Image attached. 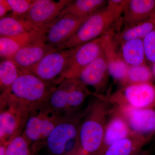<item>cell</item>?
Here are the masks:
<instances>
[{"label": "cell", "mask_w": 155, "mask_h": 155, "mask_svg": "<svg viewBox=\"0 0 155 155\" xmlns=\"http://www.w3.org/2000/svg\"><path fill=\"white\" fill-rule=\"evenodd\" d=\"M49 28L35 26L25 18L9 15L0 19V36H17L35 31H47Z\"/></svg>", "instance_id": "obj_21"}, {"label": "cell", "mask_w": 155, "mask_h": 155, "mask_svg": "<svg viewBox=\"0 0 155 155\" xmlns=\"http://www.w3.org/2000/svg\"><path fill=\"white\" fill-rule=\"evenodd\" d=\"M9 143H0V155H6V150Z\"/></svg>", "instance_id": "obj_31"}, {"label": "cell", "mask_w": 155, "mask_h": 155, "mask_svg": "<svg viewBox=\"0 0 155 155\" xmlns=\"http://www.w3.org/2000/svg\"><path fill=\"white\" fill-rule=\"evenodd\" d=\"M153 66L154 67V68L153 74H154L155 75V65H153Z\"/></svg>", "instance_id": "obj_33"}, {"label": "cell", "mask_w": 155, "mask_h": 155, "mask_svg": "<svg viewBox=\"0 0 155 155\" xmlns=\"http://www.w3.org/2000/svg\"><path fill=\"white\" fill-rule=\"evenodd\" d=\"M65 116L55 113L45 105L32 113L22 134L31 148L43 143Z\"/></svg>", "instance_id": "obj_8"}, {"label": "cell", "mask_w": 155, "mask_h": 155, "mask_svg": "<svg viewBox=\"0 0 155 155\" xmlns=\"http://www.w3.org/2000/svg\"><path fill=\"white\" fill-rule=\"evenodd\" d=\"M12 11L11 6L7 0H0V18L1 19L6 17V14Z\"/></svg>", "instance_id": "obj_30"}, {"label": "cell", "mask_w": 155, "mask_h": 155, "mask_svg": "<svg viewBox=\"0 0 155 155\" xmlns=\"http://www.w3.org/2000/svg\"><path fill=\"white\" fill-rule=\"evenodd\" d=\"M79 128L80 153L98 155L102 145L111 105L93 92Z\"/></svg>", "instance_id": "obj_1"}, {"label": "cell", "mask_w": 155, "mask_h": 155, "mask_svg": "<svg viewBox=\"0 0 155 155\" xmlns=\"http://www.w3.org/2000/svg\"><path fill=\"white\" fill-rule=\"evenodd\" d=\"M108 34L75 48V53L63 73V78H77L83 69L101 55Z\"/></svg>", "instance_id": "obj_10"}, {"label": "cell", "mask_w": 155, "mask_h": 155, "mask_svg": "<svg viewBox=\"0 0 155 155\" xmlns=\"http://www.w3.org/2000/svg\"><path fill=\"white\" fill-rule=\"evenodd\" d=\"M0 143H9L22 134L32 113L28 106L10 98L6 93L0 96Z\"/></svg>", "instance_id": "obj_6"}, {"label": "cell", "mask_w": 155, "mask_h": 155, "mask_svg": "<svg viewBox=\"0 0 155 155\" xmlns=\"http://www.w3.org/2000/svg\"><path fill=\"white\" fill-rule=\"evenodd\" d=\"M114 37L113 33L108 34L104 53L110 76L115 82L120 84L126 75L129 66L117 51Z\"/></svg>", "instance_id": "obj_18"}, {"label": "cell", "mask_w": 155, "mask_h": 155, "mask_svg": "<svg viewBox=\"0 0 155 155\" xmlns=\"http://www.w3.org/2000/svg\"><path fill=\"white\" fill-rule=\"evenodd\" d=\"M58 85L45 82L30 72L23 71L5 92L9 97L29 107L32 113L46 104Z\"/></svg>", "instance_id": "obj_3"}, {"label": "cell", "mask_w": 155, "mask_h": 155, "mask_svg": "<svg viewBox=\"0 0 155 155\" xmlns=\"http://www.w3.org/2000/svg\"><path fill=\"white\" fill-rule=\"evenodd\" d=\"M123 14L125 27L145 21L155 15V0H129Z\"/></svg>", "instance_id": "obj_20"}, {"label": "cell", "mask_w": 155, "mask_h": 155, "mask_svg": "<svg viewBox=\"0 0 155 155\" xmlns=\"http://www.w3.org/2000/svg\"><path fill=\"white\" fill-rule=\"evenodd\" d=\"M129 0H109L107 5L86 19L76 33L58 48H72L110 33L111 28L120 19Z\"/></svg>", "instance_id": "obj_2"}, {"label": "cell", "mask_w": 155, "mask_h": 155, "mask_svg": "<svg viewBox=\"0 0 155 155\" xmlns=\"http://www.w3.org/2000/svg\"><path fill=\"white\" fill-rule=\"evenodd\" d=\"M119 45V53L128 66H139L146 64L143 39L130 40Z\"/></svg>", "instance_id": "obj_24"}, {"label": "cell", "mask_w": 155, "mask_h": 155, "mask_svg": "<svg viewBox=\"0 0 155 155\" xmlns=\"http://www.w3.org/2000/svg\"><path fill=\"white\" fill-rule=\"evenodd\" d=\"M154 135H144L133 131L127 137L109 147L102 155H131L139 151Z\"/></svg>", "instance_id": "obj_19"}, {"label": "cell", "mask_w": 155, "mask_h": 155, "mask_svg": "<svg viewBox=\"0 0 155 155\" xmlns=\"http://www.w3.org/2000/svg\"><path fill=\"white\" fill-rule=\"evenodd\" d=\"M146 60L155 65V29L143 39Z\"/></svg>", "instance_id": "obj_29"}, {"label": "cell", "mask_w": 155, "mask_h": 155, "mask_svg": "<svg viewBox=\"0 0 155 155\" xmlns=\"http://www.w3.org/2000/svg\"><path fill=\"white\" fill-rule=\"evenodd\" d=\"M89 17L79 18L67 14L59 17L48 29L46 36V42L56 48L60 47L76 33Z\"/></svg>", "instance_id": "obj_12"}, {"label": "cell", "mask_w": 155, "mask_h": 155, "mask_svg": "<svg viewBox=\"0 0 155 155\" xmlns=\"http://www.w3.org/2000/svg\"><path fill=\"white\" fill-rule=\"evenodd\" d=\"M11 6L10 15L24 18L30 10L35 0H7Z\"/></svg>", "instance_id": "obj_28"}, {"label": "cell", "mask_w": 155, "mask_h": 155, "mask_svg": "<svg viewBox=\"0 0 155 155\" xmlns=\"http://www.w3.org/2000/svg\"><path fill=\"white\" fill-rule=\"evenodd\" d=\"M78 155H82L81 154H78Z\"/></svg>", "instance_id": "obj_35"}, {"label": "cell", "mask_w": 155, "mask_h": 155, "mask_svg": "<svg viewBox=\"0 0 155 155\" xmlns=\"http://www.w3.org/2000/svg\"><path fill=\"white\" fill-rule=\"evenodd\" d=\"M71 0H35L24 18L33 25L49 28Z\"/></svg>", "instance_id": "obj_11"}, {"label": "cell", "mask_w": 155, "mask_h": 155, "mask_svg": "<svg viewBox=\"0 0 155 155\" xmlns=\"http://www.w3.org/2000/svg\"><path fill=\"white\" fill-rule=\"evenodd\" d=\"M97 95L121 110L155 109V85L152 82L130 84L108 96Z\"/></svg>", "instance_id": "obj_7"}, {"label": "cell", "mask_w": 155, "mask_h": 155, "mask_svg": "<svg viewBox=\"0 0 155 155\" xmlns=\"http://www.w3.org/2000/svg\"><path fill=\"white\" fill-rule=\"evenodd\" d=\"M105 0L72 1L61 12L59 17L69 14L79 18H87L107 5Z\"/></svg>", "instance_id": "obj_22"}, {"label": "cell", "mask_w": 155, "mask_h": 155, "mask_svg": "<svg viewBox=\"0 0 155 155\" xmlns=\"http://www.w3.org/2000/svg\"><path fill=\"white\" fill-rule=\"evenodd\" d=\"M119 110L133 131L144 135H155V109Z\"/></svg>", "instance_id": "obj_17"}, {"label": "cell", "mask_w": 155, "mask_h": 155, "mask_svg": "<svg viewBox=\"0 0 155 155\" xmlns=\"http://www.w3.org/2000/svg\"><path fill=\"white\" fill-rule=\"evenodd\" d=\"M131 155H151V150H150L142 149Z\"/></svg>", "instance_id": "obj_32"}, {"label": "cell", "mask_w": 155, "mask_h": 155, "mask_svg": "<svg viewBox=\"0 0 155 155\" xmlns=\"http://www.w3.org/2000/svg\"><path fill=\"white\" fill-rule=\"evenodd\" d=\"M86 111V107L64 116L43 143L31 148L34 154L45 148L48 155H64L68 144L78 138L81 123Z\"/></svg>", "instance_id": "obj_5"}, {"label": "cell", "mask_w": 155, "mask_h": 155, "mask_svg": "<svg viewBox=\"0 0 155 155\" xmlns=\"http://www.w3.org/2000/svg\"><path fill=\"white\" fill-rule=\"evenodd\" d=\"M30 145L22 134L17 136L9 142L6 155H30Z\"/></svg>", "instance_id": "obj_27"}, {"label": "cell", "mask_w": 155, "mask_h": 155, "mask_svg": "<svg viewBox=\"0 0 155 155\" xmlns=\"http://www.w3.org/2000/svg\"><path fill=\"white\" fill-rule=\"evenodd\" d=\"M110 73L104 53L81 71L76 79L87 87H91L96 94H103L107 87Z\"/></svg>", "instance_id": "obj_13"}, {"label": "cell", "mask_w": 155, "mask_h": 155, "mask_svg": "<svg viewBox=\"0 0 155 155\" xmlns=\"http://www.w3.org/2000/svg\"><path fill=\"white\" fill-rule=\"evenodd\" d=\"M133 132L124 114L118 108L112 106L106 125L102 145L98 155H102L109 147L127 137Z\"/></svg>", "instance_id": "obj_14"}, {"label": "cell", "mask_w": 155, "mask_h": 155, "mask_svg": "<svg viewBox=\"0 0 155 155\" xmlns=\"http://www.w3.org/2000/svg\"><path fill=\"white\" fill-rule=\"evenodd\" d=\"M75 49V48L65 50L56 49L26 71L45 82L58 85L64 80L62 75Z\"/></svg>", "instance_id": "obj_9"}, {"label": "cell", "mask_w": 155, "mask_h": 155, "mask_svg": "<svg viewBox=\"0 0 155 155\" xmlns=\"http://www.w3.org/2000/svg\"><path fill=\"white\" fill-rule=\"evenodd\" d=\"M93 94L78 79L67 78L58 84L45 105L60 115H69L81 110L87 99Z\"/></svg>", "instance_id": "obj_4"}, {"label": "cell", "mask_w": 155, "mask_h": 155, "mask_svg": "<svg viewBox=\"0 0 155 155\" xmlns=\"http://www.w3.org/2000/svg\"><path fill=\"white\" fill-rule=\"evenodd\" d=\"M153 72L147 64L129 66L127 73L119 85L121 87L130 84L152 82Z\"/></svg>", "instance_id": "obj_26"}, {"label": "cell", "mask_w": 155, "mask_h": 155, "mask_svg": "<svg viewBox=\"0 0 155 155\" xmlns=\"http://www.w3.org/2000/svg\"><path fill=\"white\" fill-rule=\"evenodd\" d=\"M35 155L34 154V153H33L32 152H31V155Z\"/></svg>", "instance_id": "obj_34"}, {"label": "cell", "mask_w": 155, "mask_h": 155, "mask_svg": "<svg viewBox=\"0 0 155 155\" xmlns=\"http://www.w3.org/2000/svg\"><path fill=\"white\" fill-rule=\"evenodd\" d=\"M23 72L10 59L0 63V90L1 94L8 91L18 78Z\"/></svg>", "instance_id": "obj_25"}, {"label": "cell", "mask_w": 155, "mask_h": 155, "mask_svg": "<svg viewBox=\"0 0 155 155\" xmlns=\"http://www.w3.org/2000/svg\"><path fill=\"white\" fill-rule=\"evenodd\" d=\"M155 29V15L143 22L125 27L114 37L117 46L127 41L143 39Z\"/></svg>", "instance_id": "obj_23"}, {"label": "cell", "mask_w": 155, "mask_h": 155, "mask_svg": "<svg viewBox=\"0 0 155 155\" xmlns=\"http://www.w3.org/2000/svg\"><path fill=\"white\" fill-rule=\"evenodd\" d=\"M48 30L35 31L12 37H0V56L10 59L20 49L40 42L46 41Z\"/></svg>", "instance_id": "obj_15"}, {"label": "cell", "mask_w": 155, "mask_h": 155, "mask_svg": "<svg viewBox=\"0 0 155 155\" xmlns=\"http://www.w3.org/2000/svg\"><path fill=\"white\" fill-rule=\"evenodd\" d=\"M56 48L46 41L29 45L19 50L10 59L22 71H27Z\"/></svg>", "instance_id": "obj_16"}]
</instances>
